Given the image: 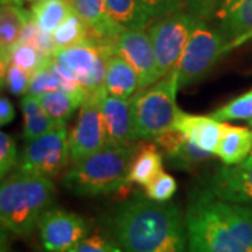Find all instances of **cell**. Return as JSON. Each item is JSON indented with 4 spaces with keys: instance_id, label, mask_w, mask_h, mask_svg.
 <instances>
[{
    "instance_id": "1",
    "label": "cell",
    "mask_w": 252,
    "mask_h": 252,
    "mask_svg": "<svg viewBox=\"0 0 252 252\" xmlns=\"http://www.w3.org/2000/svg\"><path fill=\"white\" fill-rule=\"evenodd\" d=\"M111 224L124 252H187L185 217L171 203L137 195L118 207Z\"/></svg>"
},
{
    "instance_id": "2",
    "label": "cell",
    "mask_w": 252,
    "mask_h": 252,
    "mask_svg": "<svg viewBox=\"0 0 252 252\" xmlns=\"http://www.w3.org/2000/svg\"><path fill=\"white\" fill-rule=\"evenodd\" d=\"M187 252H252V207L215 198L206 190L185 212Z\"/></svg>"
},
{
    "instance_id": "3",
    "label": "cell",
    "mask_w": 252,
    "mask_h": 252,
    "mask_svg": "<svg viewBox=\"0 0 252 252\" xmlns=\"http://www.w3.org/2000/svg\"><path fill=\"white\" fill-rule=\"evenodd\" d=\"M55 184L49 177L18 171L0 187V221L3 231L24 237L54 203Z\"/></svg>"
},
{
    "instance_id": "4",
    "label": "cell",
    "mask_w": 252,
    "mask_h": 252,
    "mask_svg": "<svg viewBox=\"0 0 252 252\" xmlns=\"http://www.w3.org/2000/svg\"><path fill=\"white\" fill-rule=\"evenodd\" d=\"M140 144H107L64 174L62 185L81 196H99L117 192L130 184L129 172Z\"/></svg>"
},
{
    "instance_id": "5",
    "label": "cell",
    "mask_w": 252,
    "mask_h": 252,
    "mask_svg": "<svg viewBox=\"0 0 252 252\" xmlns=\"http://www.w3.org/2000/svg\"><path fill=\"white\" fill-rule=\"evenodd\" d=\"M178 89V74L172 70L153 86L140 89L130 98L137 139H154L174 129L181 111L177 105Z\"/></svg>"
},
{
    "instance_id": "6",
    "label": "cell",
    "mask_w": 252,
    "mask_h": 252,
    "mask_svg": "<svg viewBox=\"0 0 252 252\" xmlns=\"http://www.w3.org/2000/svg\"><path fill=\"white\" fill-rule=\"evenodd\" d=\"M228 49L231 46L225 36L207 27L205 20H199L174 69L178 74L180 89L206 76Z\"/></svg>"
},
{
    "instance_id": "7",
    "label": "cell",
    "mask_w": 252,
    "mask_h": 252,
    "mask_svg": "<svg viewBox=\"0 0 252 252\" xmlns=\"http://www.w3.org/2000/svg\"><path fill=\"white\" fill-rule=\"evenodd\" d=\"M52 61L64 80L79 84L89 94L105 89V55L90 41L58 48L52 55Z\"/></svg>"
},
{
    "instance_id": "8",
    "label": "cell",
    "mask_w": 252,
    "mask_h": 252,
    "mask_svg": "<svg viewBox=\"0 0 252 252\" xmlns=\"http://www.w3.org/2000/svg\"><path fill=\"white\" fill-rule=\"evenodd\" d=\"M199 20L189 11H178L158 18L149 27L160 79L175 69Z\"/></svg>"
},
{
    "instance_id": "9",
    "label": "cell",
    "mask_w": 252,
    "mask_h": 252,
    "mask_svg": "<svg viewBox=\"0 0 252 252\" xmlns=\"http://www.w3.org/2000/svg\"><path fill=\"white\" fill-rule=\"evenodd\" d=\"M70 161L69 132L66 124L28 142L18 161V171L55 177Z\"/></svg>"
},
{
    "instance_id": "10",
    "label": "cell",
    "mask_w": 252,
    "mask_h": 252,
    "mask_svg": "<svg viewBox=\"0 0 252 252\" xmlns=\"http://www.w3.org/2000/svg\"><path fill=\"white\" fill-rule=\"evenodd\" d=\"M105 91L107 90L104 89L90 94L80 107L79 117L76 119L72 133L69 135L70 161L73 164L108 144L101 114V97Z\"/></svg>"
},
{
    "instance_id": "11",
    "label": "cell",
    "mask_w": 252,
    "mask_h": 252,
    "mask_svg": "<svg viewBox=\"0 0 252 252\" xmlns=\"http://www.w3.org/2000/svg\"><path fill=\"white\" fill-rule=\"evenodd\" d=\"M36 227L45 252H67L90 234L91 230L84 217L58 207H49Z\"/></svg>"
},
{
    "instance_id": "12",
    "label": "cell",
    "mask_w": 252,
    "mask_h": 252,
    "mask_svg": "<svg viewBox=\"0 0 252 252\" xmlns=\"http://www.w3.org/2000/svg\"><path fill=\"white\" fill-rule=\"evenodd\" d=\"M115 51L133 66L139 76L140 89L160 80L153 42L144 30H124L115 38Z\"/></svg>"
},
{
    "instance_id": "13",
    "label": "cell",
    "mask_w": 252,
    "mask_h": 252,
    "mask_svg": "<svg viewBox=\"0 0 252 252\" xmlns=\"http://www.w3.org/2000/svg\"><path fill=\"white\" fill-rule=\"evenodd\" d=\"M206 192L215 198L252 207V156L234 165H223L210 177Z\"/></svg>"
},
{
    "instance_id": "14",
    "label": "cell",
    "mask_w": 252,
    "mask_h": 252,
    "mask_svg": "<svg viewBox=\"0 0 252 252\" xmlns=\"http://www.w3.org/2000/svg\"><path fill=\"white\" fill-rule=\"evenodd\" d=\"M101 114L108 144H130L137 140L130 98L108 94L101 97Z\"/></svg>"
},
{
    "instance_id": "15",
    "label": "cell",
    "mask_w": 252,
    "mask_h": 252,
    "mask_svg": "<svg viewBox=\"0 0 252 252\" xmlns=\"http://www.w3.org/2000/svg\"><path fill=\"white\" fill-rule=\"evenodd\" d=\"M73 10L89 28V39L104 49L114 46L122 28L111 18L105 0H73Z\"/></svg>"
},
{
    "instance_id": "16",
    "label": "cell",
    "mask_w": 252,
    "mask_h": 252,
    "mask_svg": "<svg viewBox=\"0 0 252 252\" xmlns=\"http://www.w3.org/2000/svg\"><path fill=\"white\" fill-rule=\"evenodd\" d=\"M154 143L161 149L168 164L180 170H192L209 160L213 154L190 142L187 135L178 129H171L156 136Z\"/></svg>"
},
{
    "instance_id": "17",
    "label": "cell",
    "mask_w": 252,
    "mask_h": 252,
    "mask_svg": "<svg viewBox=\"0 0 252 252\" xmlns=\"http://www.w3.org/2000/svg\"><path fill=\"white\" fill-rule=\"evenodd\" d=\"M215 17L231 48L252 35V0H223Z\"/></svg>"
},
{
    "instance_id": "18",
    "label": "cell",
    "mask_w": 252,
    "mask_h": 252,
    "mask_svg": "<svg viewBox=\"0 0 252 252\" xmlns=\"http://www.w3.org/2000/svg\"><path fill=\"white\" fill-rule=\"evenodd\" d=\"M223 126L224 122H220L210 115H193L181 109L174 129L184 132L189 140L200 149L215 154L221 139Z\"/></svg>"
},
{
    "instance_id": "19",
    "label": "cell",
    "mask_w": 252,
    "mask_h": 252,
    "mask_svg": "<svg viewBox=\"0 0 252 252\" xmlns=\"http://www.w3.org/2000/svg\"><path fill=\"white\" fill-rule=\"evenodd\" d=\"M107 72H105V90L108 94L132 98L140 90L139 76L133 66L124 56L112 51L105 56Z\"/></svg>"
},
{
    "instance_id": "20",
    "label": "cell",
    "mask_w": 252,
    "mask_h": 252,
    "mask_svg": "<svg viewBox=\"0 0 252 252\" xmlns=\"http://www.w3.org/2000/svg\"><path fill=\"white\" fill-rule=\"evenodd\" d=\"M252 152V130L244 126H223L221 139L217 146V157L224 165H234L243 162Z\"/></svg>"
},
{
    "instance_id": "21",
    "label": "cell",
    "mask_w": 252,
    "mask_h": 252,
    "mask_svg": "<svg viewBox=\"0 0 252 252\" xmlns=\"http://www.w3.org/2000/svg\"><path fill=\"white\" fill-rule=\"evenodd\" d=\"M31 18V11L21 6L1 3L0 7V49L1 56L9 52L21 38L23 30Z\"/></svg>"
},
{
    "instance_id": "22",
    "label": "cell",
    "mask_w": 252,
    "mask_h": 252,
    "mask_svg": "<svg viewBox=\"0 0 252 252\" xmlns=\"http://www.w3.org/2000/svg\"><path fill=\"white\" fill-rule=\"evenodd\" d=\"M21 111L24 117V139L27 142L46 135L59 125L46 114V111L35 95L26 94L23 97Z\"/></svg>"
},
{
    "instance_id": "23",
    "label": "cell",
    "mask_w": 252,
    "mask_h": 252,
    "mask_svg": "<svg viewBox=\"0 0 252 252\" xmlns=\"http://www.w3.org/2000/svg\"><path fill=\"white\" fill-rule=\"evenodd\" d=\"M162 172V156L153 144H140L139 152L132 162L129 180L130 182L147 187Z\"/></svg>"
},
{
    "instance_id": "24",
    "label": "cell",
    "mask_w": 252,
    "mask_h": 252,
    "mask_svg": "<svg viewBox=\"0 0 252 252\" xmlns=\"http://www.w3.org/2000/svg\"><path fill=\"white\" fill-rule=\"evenodd\" d=\"M86 98L87 97L81 94L70 93L67 90L49 91L38 97L46 114L59 125L66 124L73 115V112L83 105Z\"/></svg>"
},
{
    "instance_id": "25",
    "label": "cell",
    "mask_w": 252,
    "mask_h": 252,
    "mask_svg": "<svg viewBox=\"0 0 252 252\" xmlns=\"http://www.w3.org/2000/svg\"><path fill=\"white\" fill-rule=\"evenodd\" d=\"M111 18L122 30H144L150 16L139 0H105Z\"/></svg>"
},
{
    "instance_id": "26",
    "label": "cell",
    "mask_w": 252,
    "mask_h": 252,
    "mask_svg": "<svg viewBox=\"0 0 252 252\" xmlns=\"http://www.w3.org/2000/svg\"><path fill=\"white\" fill-rule=\"evenodd\" d=\"M31 17L44 32L54 34L56 28L72 14L73 6L66 0H46L34 3L31 7Z\"/></svg>"
},
{
    "instance_id": "27",
    "label": "cell",
    "mask_w": 252,
    "mask_h": 252,
    "mask_svg": "<svg viewBox=\"0 0 252 252\" xmlns=\"http://www.w3.org/2000/svg\"><path fill=\"white\" fill-rule=\"evenodd\" d=\"M51 58L52 56H45L27 42L18 41L7 54L1 56V70L6 69L9 63H14L18 67L24 69L26 72L34 74L42 66H45L51 61Z\"/></svg>"
},
{
    "instance_id": "28",
    "label": "cell",
    "mask_w": 252,
    "mask_h": 252,
    "mask_svg": "<svg viewBox=\"0 0 252 252\" xmlns=\"http://www.w3.org/2000/svg\"><path fill=\"white\" fill-rule=\"evenodd\" d=\"M54 42L56 48H66L77 44H83L89 39V28L74 11L56 28L54 34Z\"/></svg>"
},
{
    "instance_id": "29",
    "label": "cell",
    "mask_w": 252,
    "mask_h": 252,
    "mask_svg": "<svg viewBox=\"0 0 252 252\" xmlns=\"http://www.w3.org/2000/svg\"><path fill=\"white\" fill-rule=\"evenodd\" d=\"M210 117L215 118L220 122L227 121H252V89L237 98L228 101L223 107L210 114Z\"/></svg>"
},
{
    "instance_id": "30",
    "label": "cell",
    "mask_w": 252,
    "mask_h": 252,
    "mask_svg": "<svg viewBox=\"0 0 252 252\" xmlns=\"http://www.w3.org/2000/svg\"><path fill=\"white\" fill-rule=\"evenodd\" d=\"M20 41L32 45L45 56H52L55 51L58 49L56 45H55L52 34L44 32L41 28L36 26V23L32 20V17L28 20V23L23 30Z\"/></svg>"
},
{
    "instance_id": "31",
    "label": "cell",
    "mask_w": 252,
    "mask_h": 252,
    "mask_svg": "<svg viewBox=\"0 0 252 252\" xmlns=\"http://www.w3.org/2000/svg\"><path fill=\"white\" fill-rule=\"evenodd\" d=\"M31 73L18 67L14 63H9L6 69L1 70V84L14 95H26L30 91Z\"/></svg>"
},
{
    "instance_id": "32",
    "label": "cell",
    "mask_w": 252,
    "mask_h": 252,
    "mask_svg": "<svg viewBox=\"0 0 252 252\" xmlns=\"http://www.w3.org/2000/svg\"><path fill=\"white\" fill-rule=\"evenodd\" d=\"M177 181L174 177H171L167 172H161L156 180H153L147 187H144L146 189V196L156 202H161L165 203L175 195L177 192Z\"/></svg>"
},
{
    "instance_id": "33",
    "label": "cell",
    "mask_w": 252,
    "mask_h": 252,
    "mask_svg": "<svg viewBox=\"0 0 252 252\" xmlns=\"http://www.w3.org/2000/svg\"><path fill=\"white\" fill-rule=\"evenodd\" d=\"M67 252H124V250L107 235L90 233Z\"/></svg>"
},
{
    "instance_id": "34",
    "label": "cell",
    "mask_w": 252,
    "mask_h": 252,
    "mask_svg": "<svg viewBox=\"0 0 252 252\" xmlns=\"http://www.w3.org/2000/svg\"><path fill=\"white\" fill-rule=\"evenodd\" d=\"M17 144L13 136L0 132V177L4 178L17 165Z\"/></svg>"
},
{
    "instance_id": "35",
    "label": "cell",
    "mask_w": 252,
    "mask_h": 252,
    "mask_svg": "<svg viewBox=\"0 0 252 252\" xmlns=\"http://www.w3.org/2000/svg\"><path fill=\"white\" fill-rule=\"evenodd\" d=\"M150 18H162L182 11L184 0H139Z\"/></svg>"
},
{
    "instance_id": "36",
    "label": "cell",
    "mask_w": 252,
    "mask_h": 252,
    "mask_svg": "<svg viewBox=\"0 0 252 252\" xmlns=\"http://www.w3.org/2000/svg\"><path fill=\"white\" fill-rule=\"evenodd\" d=\"M221 1L223 0H184L189 13L195 14L200 20L213 17Z\"/></svg>"
},
{
    "instance_id": "37",
    "label": "cell",
    "mask_w": 252,
    "mask_h": 252,
    "mask_svg": "<svg viewBox=\"0 0 252 252\" xmlns=\"http://www.w3.org/2000/svg\"><path fill=\"white\" fill-rule=\"evenodd\" d=\"M16 118V108L9 97L1 95L0 98V125L6 126Z\"/></svg>"
},
{
    "instance_id": "38",
    "label": "cell",
    "mask_w": 252,
    "mask_h": 252,
    "mask_svg": "<svg viewBox=\"0 0 252 252\" xmlns=\"http://www.w3.org/2000/svg\"><path fill=\"white\" fill-rule=\"evenodd\" d=\"M1 3H10V4H16L24 7V0H1Z\"/></svg>"
},
{
    "instance_id": "39",
    "label": "cell",
    "mask_w": 252,
    "mask_h": 252,
    "mask_svg": "<svg viewBox=\"0 0 252 252\" xmlns=\"http://www.w3.org/2000/svg\"><path fill=\"white\" fill-rule=\"evenodd\" d=\"M0 252H11L9 250V248H6V247H4V244H1V251Z\"/></svg>"
},
{
    "instance_id": "40",
    "label": "cell",
    "mask_w": 252,
    "mask_h": 252,
    "mask_svg": "<svg viewBox=\"0 0 252 252\" xmlns=\"http://www.w3.org/2000/svg\"><path fill=\"white\" fill-rule=\"evenodd\" d=\"M27 1H30L31 4H34V3H39V1H46V0H27Z\"/></svg>"
},
{
    "instance_id": "41",
    "label": "cell",
    "mask_w": 252,
    "mask_h": 252,
    "mask_svg": "<svg viewBox=\"0 0 252 252\" xmlns=\"http://www.w3.org/2000/svg\"><path fill=\"white\" fill-rule=\"evenodd\" d=\"M248 124H250V127H251V130H252V121L251 122H248ZM251 156H252V152H251Z\"/></svg>"
},
{
    "instance_id": "42",
    "label": "cell",
    "mask_w": 252,
    "mask_h": 252,
    "mask_svg": "<svg viewBox=\"0 0 252 252\" xmlns=\"http://www.w3.org/2000/svg\"><path fill=\"white\" fill-rule=\"evenodd\" d=\"M66 1H69V3H70V4H72V3H73V0H66Z\"/></svg>"
},
{
    "instance_id": "43",
    "label": "cell",
    "mask_w": 252,
    "mask_h": 252,
    "mask_svg": "<svg viewBox=\"0 0 252 252\" xmlns=\"http://www.w3.org/2000/svg\"><path fill=\"white\" fill-rule=\"evenodd\" d=\"M251 36H252V35H251Z\"/></svg>"
}]
</instances>
